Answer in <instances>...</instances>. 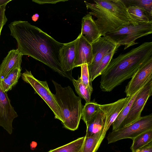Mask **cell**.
Returning <instances> with one entry per match:
<instances>
[{
	"instance_id": "6da1fadb",
	"label": "cell",
	"mask_w": 152,
	"mask_h": 152,
	"mask_svg": "<svg viewBox=\"0 0 152 152\" xmlns=\"http://www.w3.org/2000/svg\"><path fill=\"white\" fill-rule=\"evenodd\" d=\"M8 26L10 35L16 40L17 49L23 55L31 56L72 81L71 74L64 71L60 62V50L64 43L27 21L15 20Z\"/></svg>"
},
{
	"instance_id": "7a4b0ae2",
	"label": "cell",
	"mask_w": 152,
	"mask_h": 152,
	"mask_svg": "<svg viewBox=\"0 0 152 152\" xmlns=\"http://www.w3.org/2000/svg\"><path fill=\"white\" fill-rule=\"evenodd\" d=\"M151 61L152 42H144L128 52L112 58L101 75V89L104 92L111 91Z\"/></svg>"
},
{
	"instance_id": "3957f363",
	"label": "cell",
	"mask_w": 152,
	"mask_h": 152,
	"mask_svg": "<svg viewBox=\"0 0 152 152\" xmlns=\"http://www.w3.org/2000/svg\"><path fill=\"white\" fill-rule=\"evenodd\" d=\"M94 3L85 1L89 14L94 20L102 36L123 26L137 24L129 14L122 0H94Z\"/></svg>"
},
{
	"instance_id": "277c9868",
	"label": "cell",
	"mask_w": 152,
	"mask_h": 152,
	"mask_svg": "<svg viewBox=\"0 0 152 152\" xmlns=\"http://www.w3.org/2000/svg\"><path fill=\"white\" fill-rule=\"evenodd\" d=\"M52 81L56 91L54 96L62 113V123L66 129L75 131L78 128L83 107L81 97L77 96L69 86L63 87L54 80Z\"/></svg>"
},
{
	"instance_id": "5b68a950",
	"label": "cell",
	"mask_w": 152,
	"mask_h": 152,
	"mask_svg": "<svg viewBox=\"0 0 152 152\" xmlns=\"http://www.w3.org/2000/svg\"><path fill=\"white\" fill-rule=\"evenodd\" d=\"M152 33V22L130 24L106 33L104 36L117 45H124V50L138 43L136 40Z\"/></svg>"
},
{
	"instance_id": "8992f818",
	"label": "cell",
	"mask_w": 152,
	"mask_h": 152,
	"mask_svg": "<svg viewBox=\"0 0 152 152\" xmlns=\"http://www.w3.org/2000/svg\"><path fill=\"white\" fill-rule=\"evenodd\" d=\"M152 129V114L141 117L132 124L110 132L107 139L108 144L121 139L130 138L132 140L147 131Z\"/></svg>"
},
{
	"instance_id": "52a82bcc",
	"label": "cell",
	"mask_w": 152,
	"mask_h": 152,
	"mask_svg": "<svg viewBox=\"0 0 152 152\" xmlns=\"http://www.w3.org/2000/svg\"><path fill=\"white\" fill-rule=\"evenodd\" d=\"M23 80L34 88L35 93L43 99L53 113L55 118L61 122L62 117L61 110L50 91L46 81H41L34 77L30 71L26 70L22 74Z\"/></svg>"
},
{
	"instance_id": "ba28073f",
	"label": "cell",
	"mask_w": 152,
	"mask_h": 152,
	"mask_svg": "<svg viewBox=\"0 0 152 152\" xmlns=\"http://www.w3.org/2000/svg\"><path fill=\"white\" fill-rule=\"evenodd\" d=\"M152 95V79L146 83L137 95L120 128L132 124L140 118L141 112Z\"/></svg>"
},
{
	"instance_id": "9c48e42d",
	"label": "cell",
	"mask_w": 152,
	"mask_h": 152,
	"mask_svg": "<svg viewBox=\"0 0 152 152\" xmlns=\"http://www.w3.org/2000/svg\"><path fill=\"white\" fill-rule=\"evenodd\" d=\"M131 97L122 98L110 103L99 104V109L102 113L104 121V127L101 138L102 140L110 126L129 101Z\"/></svg>"
},
{
	"instance_id": "30bf717a",
	"label": "cell",
	"mask_w": 152,
	"mask_h": 152,
	"mask_svg": "<svg viewBox=\"0 0 152 152\" xmlns=\"http://www.w3.org/2000/svg\"><path fill=\"white\" fill-rule=\"evenodd\" d=\"M152 79V61L140 68L126 86V97L131 96Z\"/></svg>"
},
{
	"instance_id": "8fae6325",
	"label": "cell",
	"mask_w": 152,
	"mask_h": 152,
	"mask_svg": "<svg viewBox=\"0 0 152 152\" xmlns=\"http://www.w3.org/2000/svg\"><path fill=\"white\" fill-rule=\"evenodd\" d=\"M18 116L7 94L0 86V126L3 127L9 134H11L13 129V121Z\"/></svg>"
},
{
	"instance_id": "7c38bea8",
	"label": "cell",
	"mask_w": 152,
	"mask_h": 152,
	"mask_svg": "<svg viewBox=\"0 0 152 152\" xmlns=\"http://www.w3.org/2000/svg\"><path fill=\"white\" fill-rule=\"evenodd\" d=\"M91 45L93 58L91 64L88 66L90 77L104 56L119 46L106 36H101Z\"/></svg>"
},
{
	"instance_id": "4fadbf2b",
	"label": "cell",
	"mask_w": 152,
	"mask_h": 152,
	"mask_svg": "<svg viewBox=\"0 0 152 152\" xmlns=\"http://www.w3.org/2000/svg\"><path fill=\"white\" fill-rule=\"evenodd\" d=\"M79 38L78 35L74 41L64 43L60 50V61L61 66L64 71L70 74L74 68Z\"/></svg>"
},
{
	"instance_id": "5bb4252c",
	"label": "cell",
	"mask_w": 152,
	"mask_h": 152,
	"mask_svg": "<svg viewBox=\"0 0 152 152\" xmlns=\"http://www.w3.org/2000/svg\"><path fill=\"white\" fill-rule=\"evenodd\" d=\"M79 36L74 68L84 64L90 65L93 58L91 44L80 34Z\"/></svg>"
},
{
	"instance_id": "9a60e30c",
	"label": "cell",
	"mask_w": 152,
	"mask_h": 152,
	"mask_svg": "<svg viewBox=\"0 0 152 152\" xmlns=\"http://www.w3.org/2000/svg\"><path fill=\"white\" fill-rule=\"evenodd\" d=\"M23 56L17 49L9 51L0 65V79L3 78L13 69L21 68Z\"/></svg>"
},
{
	"instance_id": "2e32d148",
	"label": "cell",
	"mask_w": 152,
	"mask_h": 152,
	"mask_svg": "<svg viewBox=\"0 0 152 152\" xmlns=\"http://www.w3.org/2000/svg\"><path fill=\"white\" fill-rule=\"evenodd\" d=\"M80 34L91 44L96 42L102 36L92 16L89 13L82 19Z\"/></svg>"
},
{
	"instance_id": "e0dca14e",
	"label": "cell",
	"mask_w": 152,
	"mask_h": 152,
	"mask_svg": "<svg viewBox=\"0 0 152 152\" xmlns=\"http://www.w3.org/2000/svg\"><path fill=\"white\" fill-rule=\"evenodd\" d=\"M104 127L91 137L85 136L83 144L78 152H96L102 141L101 138Z\"/></svg>"
},
{
	"instance_id": "ac0fdd59",
	"label": "cell",
	"mask_w": 152,
	"mask_h": 152,
	"mask_svg": "<svg viewBox=\"0 0 152 152\" xmlns=\"http://www.w3.org/2000/svg\"><path fill=\"white\" fill-rule=\"evenodd\" d=\"M21 68H16L11 71L3 78L0 79V86L5 92L11 90L17 83L21 75Z\"/></svg>"
},
{
	"instance_id": "d6986e66",
	"label": "cell",
	"mask_w": 152,
	"mask_h": 152,
	"mask_svg": "<svg viewBox=\"0 0 152 152\" xmlns=\"http://www.w3.org/2000/svg\"><path fill=\"white\" fill-rule=\"evenodd\" d=\"M104 125L102 113L100 109L86 125V132L85 137H89L93 135L104 127Z\"/></svg>"
},
{
	"instance_id": "ffe728a7",
	"label": "cell",
	"mask_w": 152,
	"mask_h": 152,
	"mask_svg": "<svg viewBox=\"0 0 152 152\" xmlns=\"http://www.w3.org/2000/svg\"><path fill=\"white\" fill-rule=\"evenodd\" d=\"M127 8L130 15L136 23L152 22V15L144 9L135 6H129Z\"/></svg>"
},
{
	"instance_id": "44dd1931",
	"label": "cell",
	"mask_w": 152,
	"mask_h": 152,
	"mask_svg": "<svg viewBox=\"0 0 152 152\" xmlns=\"http://www.w3.org/2000/svg\"><path fill=\"white\" fill-rule=\"evenodd\" d=\"M99 110V104L96 102L94 99L91 102H86L82 109L81 119L87 125Z\"/></svg>"
},
{
	"instance_id": "7402d4cb",
	"label": "cell",
	"mask_w": 152,
	"mask_h": 152,
	"mask_svg": "<svg viewBox=\"0 0 152 152\" xmlns=\"http://www.w3.org/2000/svg\"><path fill=\"white\" fill-rule=\"evenodd\" d=\"M132 140L130 148L132 152H135L152 142V129L143 132Z\"/></svg>"
},
{
	"instance_id": "603a6c76",
	"label": "cell",
	"mask_w": 152,
	"mask_h": 152,
	"mask_svg": "<svg viewBox=\"0 0 152 152\" xmlns=\"http://www.w3.org/2000/svg\"><path fill=\"white\" fill-rule=\"evenodd\" d=\"M144 86L131 96L129 101L123 108L113 123L112 124L113 126L112 131L116 130L120 128L123 121L128 114L132 104L137 95Z\"/></svg>"
},
{
	"instance_id": "cb8c5ba5",
	"label": "cell",
	"mask_w": 152,
	"mask_h": 152,
	"mask_svg": "<svg viewBox=\"0 0 152 152\" xmlns=\"http://www.w3.org/2000/svg\"><path fill=\"white\" fill-rule=\"evenodd\" d=\"M119 47V46H117L116 48L106 54L102 58L98 64L92 75L90 77L91 82L93 81L96 77L101 75L103 71L113 58V56Z\"/></svg>"
},
{
	"instance_id": "d4e9b609",
	"label": "cell",
	"mask_w": 152,
	"mask_h": 152,
	"mask_svg": "<svg viewBox=\"0 0 152 152\" xmlns=\"http://www.w3.org/2000/svg\"><path fill=\"white\" fill-rule=\"evenodd\" d=\"M72 81L76 92L79 96L84 99L86 102H91V95L93 91V88H87L83 84L79 76L77 80L73 78Z\"/></svg>"
},
{
	"instance_id": "484cf974",
	"label": "cell",
	"mask_w": 152,
	"mask_h": 152,
	"mask_svg": "<svg viewBox=\"0 0 152 152\" xmlns=\"http://www.w3.org/2000/svg\"><path fill=\"white\" fill-rule=\"evenodd\" d=\"M85 139V136L78 138L68 143L51 149L48 152H78Z\"/></svg>"
},
{
	"instance_id": "4316f807",
	"label": "cell",
	"mask_w": 152,
	"mask_h": 152,
	"mask_svg": "<svg viewBox=\"0 0 152 152\" xmlns=\"http://www.w3.org/2000/svg\"><path fill=\"white\" fill-rule=\"evenodd\" d=\"M127 7L135 6L141 8L152 15V0H122Z\"/></svg>"
},
{
	"instance_id": "83f0119b",
	"label": "cell",
	"mask_w": 152,
	"mask_h": 152,
	"mask_svg": "<svg viewBox=\"0 0 152 152\" xmlns=\"http://www.w3.org/2000/svg\"><path fill=\"white\" fill-rule=\"evenodd\" d=\"M81 67V75L80 78L84 86L87 88H93L91 81V80L89 72L88 65L83 64Z\"/></svg>"
},
{
	"instance_id": "f1b7e54d",
	"label": "cell",
	"mask_w": 152,
	"mask_h": 152,
	"mask_svg": "<svg viewBox=\"0 0 152 152\" xmlns=\"http://www.w3.org/2000/svg\"><path fill=\"white\" fill-rule=\"evenodd\" d=\"M6 5L0 7V37L2 28L7 21L5 13Z\"/></svg>"
},
{
	"instance_id": "f546056e",
	"label": "cell",
	"mask_w": 152,
	"mask_h": 152,
	"mask_svg": "<svg viewBox=\"0 0 152 152\" xmlns=\"http://www.w3.org/2000/svg\"><path fill=\"white\" fill-rule=\"evenodd\" d=\"M68 0H33L32 1L36 3L41 4H56L58 2L65 1Z\"/></svg>"
},
{
	"instance_id": "4dcf8cb0",
	"label": "cell",
	"mask_w": 152,
	"mask_h": 152,
	"mask_svg": "<svg viewBox=\"0 0 152 152\" xmlns=\"http://www.w3.org/2000/svg\"><path fill=\"white\" fill-rule=\"evenodd\" d=\"M135 152H152V142L138 149Z\"/></svg>"
},
{
	"instance_id": "1f68e13d",
	"label": "cell",
	"mask_w": 152,
	"mask_h": 152,
	"mask_svg": "<svg viewBox=\"0 0 152 152\" xmlns=\"http://www.w3.org/2000/svg\"><path fill=\"white\" fill-rule=\"evenodd\" d=\"M12 0H0V7L4 5H7Z\"/></svg>"
}]
</instances>
